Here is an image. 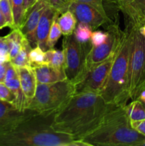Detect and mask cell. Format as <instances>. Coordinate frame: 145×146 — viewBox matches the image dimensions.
Wrapping results in <instances>:
<instances>
[{"instance_id":"cell-13","label":"cell","mask_w":145,"mask_h":146,"mask_svg":"<svg viewBox=\"0 0 145 146\" xmlns=\"http://www.w3.org/2000/svg\"><path fill=\"white\" fill-rule=\"evenodd\" d=\"M59 14L60 13L56 9L49 5L45 9L40 19L36 30V39L37 46H39L44 51L48 50L47 46L48 34L54 19L58 17Z\"/></svg>"},{"instance_id":"cell-36","label":"cell","mask_w":145,"mask_h":146,"mask_svg":"<svg viewBox=\"0 0 145 146\" xmlns=\"http://www.w3.org/2000/svg\"><path fill=\"white\" fill-rule=\"evenodd\" d=\"M138 30H139V33L145 38V24H142L140 27H138Z\"/></svg>"},{"instance_id":"cell-6","label":"cell","mask_w":145,"mask_h":146,"mask_svg":"<svg viewBox=\"0 0 145 146\" xmlns=\"http://www.w3.org/2000/svg\"><path fill=\"white\" fill-rule=\"evenodd\" d=\"M91 43L82 44L73 34L65 36L63 50L65 54V73L67 80L74 85L86 76V57L90 49Z\"/></svg>"},{"instance_id":"cell-44","label":"cell","mask_w":145,"mask_h":146,"mask_svg":"<svg viewBox=\"0 0 145 146\" xmlns=\"http://www.w3.org/2000/svg\"><path fill=\"white\" fill-rule=\"evenodd\" d=\"M129 1H132V0H129Z\"/></svg>"},{"instance_id":"cell-26","label":"cell","mask_w":145,"mask_h":146,"mask_svg":"<svg viewBox=\"0 0 145 146\" xmlns=\"http://www.w3.org/2000/svg\"><path fill=\"white\" fill-rule=\"evenodd\" d=\"M0 11L5 18L7 27L11 29H15L11 4L9 0H0Z\"/></svg>"},{"instance_id":"cell-35","label":"cell","mask_w":145,"mask_h":146,"mask_svg":"<svg viewBox=\"0 0 145 146\" xmlns=\"http://www.w3.org/2000/svg\"><path fill=\"white\" fill-rule=\"evenodd\" d=\"M7 27V21H6L5 18H4V15L2 14L1 11H0V29L4 28V27Z\"/></svg>"},{"instance_id":"cell-31","label":"cell","mask_w":145,"mask_h":146,"mask_svg":"<svg viewBox=\"0 0 145 146\" xmlns=\"http://www.w3.org/2000/svg\"><path fill=\"white\" fill-rule=\"evenodd\" d=\"M0 56L6 57L10 60L9 46L5 36H4V38L0 41Z\"/></svg>"},{"instance_id":"cell-27","label":"cell","mask_w":145,"mask_h":146,"mask_svg":"<svg viewBox=\"0 0 145 146\" xmlns=\"http://www.w3.org/2000/svg\"><path fill=\"white\" fill-rule=\"evenodd\" d=\"M108 38L107 31L95 30L92 31L90 38V43L92 46H98L106 42Z\"/></svg>"},{"instance_id":"cell-32","label":"cell","mask_w":145,"mask_h":146,"mask_svg":"<svg viewBox=\"0 0 145 146\" xmlns=\"http://www.w3.org/2000/svg\"><path fill=\"white\" fill-rule=\"evenodd\" d=\"M131 125L132 128L139 133L145 135V119L141 120V121H130Z\"/></svg>"},{"instance_id":"cell-21","label":"cell","mask_w":145,"mask_h":146,"mask_svg":"<svg viewBox=\"0 0 145 146\" xmlns=\"http://www.w3.org/2000/svg\"><path fill=\"white\" fill-rule=\"evenodd\" d=\"M125 109L130 121L145 119V107L139 100H134L130 104L126 105Z\"/></svg>"},{"instance_id":"cell-40","label":"cell","mask_w":145,"mask_h":146,"mask_svg":"<svg viewBox=\"0 0 145 146\" xmlns=\"http://www.w3.org/2000/svg\"><path fill=\"white\" fill-rule=\"evenodd\" d=\"M122 1H124V2H127V1H129V0H122Z\"/></svg>"},{"instance_id":"cell-38","label":"cell","mask_w":145,"mask_h":146,"mask_svg":"<svg viewBox=\"0 0 145 146\" xmlns=\"http://www.w3.org/2000/svg\"><path fill=\"white\" fill-rule=\"evenodd\" d=\"M141 146H145V141H144L143 143H142V145H141Z\"/></svg>"},{"instance_id":"cell-28","label":"cell","mask_w":145,"mask_h":146,"mask_svg":"<svg viewBox=\"0 0 145 146\" xmlns=\"http://www.w3.org/2000/svg\"><path fill=\"white\" fill-rule=\"evenodd\" d=\"M0 100L11 103L14 106L16 104L15 96L4 83H0Z\"/></svg>"},{"instance_id":"cell-17","label":"cell","mask_w":145,"mask_h":146,"mask_svg":"<svg viewBox=\"0 0 145 146\" xmlns=\"http://www.w3.org/2000/svg\"><path fill=\"white\" fill-rule=\"evenodd\" d=\"M32 49L31 44L25 36L24 37L21 42V49L18 51V54L14 58L10 60L11 64L16 68L25 66H31V64L29 60V53Z\"/></svg>"},{"instance_id":"cell-15","label":"cell","mask_w":145,"mask_h":146,"mask_svg":"<svg viewBox=\"0 0 145 146\" xmlns=\"http://www.w3.org/2000/svg\"><path fill=\"white\" fill-rule=\"evenodd\" d=\"M16 69L18 71L21 90L29 105L36 91L37 81L35 72L34 68L31 66L19 67L16 68Z\"/></svg>"},{"instance_id":"cell-37","label":"cell","mask_w":145,"mask_h":146,"mask_svg":"<svg viewBox=\"0 0 145 146\" xmlns=\"http://www.w3.org/2000/svg\"><path fill=\"white\" fill-rule=\"evenodd\" d=\"M142 90H145V81H144V82L143 83V84H142V86H141V88H140V91H139V93H140L141 91H142Z\"/></svg>"},{"instance_id":"cell-42","label":"cell","mask_w":145,"mask_h":146,"mask_svg":"<svg viewBox=\"0 0 145 146\" xmlns=\"http://www.w3.org/2000/svg\"><path fill=\"white\" fill-rule=\"evenodd\" d=\"M143 104H144V107H145V103H143Z\"/></svg>"},{"instance_id":"cell-2","label":"cell","mask_w":145,"mask_h":146,"mask_svg":"<svg viewBox=\"0 0 145 146\" xmlns=\"http://www.w3.org/2000/svg\"><path fill=\"white\" fill-rule=\"evenodd\" d=\"M54 114L36 113L24 120L14 129L0 135V146H71L76 139L53 128Z\"/></svg>"},{"instance_id":"cell-12","label":"cell","mask_w":145,"mask_h":146,"mask_svg":"<svg viewBox=\"0 0 145 146\" xmlns=\"http://www.w3.org/2000/svg\"><path fill=\"white\" fill-rule=\"evenodd\" d=\"M49 5L48 0H37L35 4L26 13L22 24L18 28L29 41L32 48L37 46L36 39L37 26L43 13Z\"/></svg>"},{"instance_id":"cell-25","label":"cell","mask_w":145,"mask_h":146,"mask_svg":"<svg viewBox=\"0 0 145 146\" xmlns=\"http://www.w3.org/2000/svg\"><path fill=\"white\" fill-rule=\"evenodd\" d=\"M28 56L32 68L45 64V51L39 46H36V47L32 48Z\"/></svg>"},{"instance_id":"cell-7","label":"cell","mask_w":145,"mask_h":146,"mask_svg":"<svg viewBox=\"0 0 145 146\" xmlns=\"http://www.w3.org/2000/svg\"><path fill=\"white\" fill-rule=\"evenodd\" d=\"M145 81V38L134 25L129 65V95L132 101L139 96Z\"/></svg>"},{"instance_id":"cell-18","label":"cell","mask_w":145,"mask_h":146,"mask_svg":"<svg viewBox=\"0 0 145 146\" xmlns=\"http://www.w3.org/2000/svg\"><path fill=\"white\" fill-rule=\"evenodd\" d=\"M57 21L62 34L64 36H68L73 34L76 27L77 20L71 11L68 10L61 14V17L57 19Z\"/></svg>"},{"instance_id":"cell-29","label":"cell","mask_w":145,"mask_h":146,"mask_svg":"<svg viewBox=\"0 0 145 146\" xmlns=\"http://www.w3.org/2000/svg\"><path fill=\"white\" fill-rule=\"evenodd\" d=\"M71 1L72 0H48L50 5L56 9L60 14L68 11Z\"/></svg>"},{"instance_id":"cell-23","label":"cell","mask_w":145,"mask_h":146,"mask_svg":"<svg viewBox=\"0 0 145 146\" xmlns=\"http://www.w3.org/2000/svg\"><path fill=\"white\" fill-rule=\"evenodd\" d=\"M11 8L15 28H19L24 20V0H11Z\"/></svg>"},{"instance_id":"cell-11","label":"cell","mask_w":145,"mask_h":146,"mask_svg":"<svg viewBox=\"0 0 145 146\" xmlns=\"http://www.w3.org/2000/svg\"><path fill=\"white\" fill-rule=\"evenodd\" d=\"M68 10L72 13L78 22L85 23L95 30L102 25L112 23L108 17L102 15L98 9L85 3L71 1Z\"/></svg>"},{"instance_id":"cell-39","label":"cell","mask_w":145,"mask_h":146,"mask_svg":"<svg viewBox=\"0 0 145 146\" xmlns=\"http://www.w3.org/2000/svg\"><path fill=\"white\" fill-rule=\"evenodd\" d=\"M3 38H4V37H1V36H0V41H1V40H2Z\"/></svg>"},{"instance_id":"cell-5","label":"cell","mask_w":145,"mask_h":146,"mask_svg":"<svg viewBox=\"0 0 145 146\" xmlns=\"http://www.w3.org/2000/svg\"><path fill=\"white\" fill-rule=\"evenodd\" d=\"M75 94V85L68 80L53 84H37L36 91L28 109L39 114L51 115L62 108Z\"/></svg>"},{"instance_id":"cell-43","label":"cell","mask_w":145,"mask_h":146,"mask_svg":"<svg viewBox=\"0 0 145 146\" xmlns=\"http://www.w3.org/2000/svg\"><path fill=\"white\" fill-rule=\"evenodd\" d=\"M145 24V21H144V23H143V24Z\"/></svg>"},{"instance_id":"cell-30","label":"cell","mask_w":145,"mask_h":146,"mask_svg":"<svg viewBox=\"0 0 145 146\" xmlns=\"http://www.w3.org/2000/svg\"><path fill=\"white\" fill-rule=\"evenodd\" d=\"M72 1H78V2L85 3V4H89V5L92 6V7H93L96 9H98L102 15L108 17L107 16L106 12H105V8H104L102 0H72Z\"/></svg>"},{"instance_id":"cell-9","label":"cell","mask_w":145,"mask_h":146,"mask_svg":"<svg viewBox=\"0 0 145 146\" xmlns=\"http://www.w3.org/2000/svg\"><path fill=\"white\" fill-rule=\"evenodd\" d=\"M115 56L116 54L88 71L82 81L75 84L74 94L82 93L100 94L106 82Z\"/></svg>"},{"instance_id":"cell-24","label":"cell","mask_w":145,"mask_h":146,"mask_svg":"<svg viewBox=\"0 0 145 146\" xmlns=\"http://www.w3.org/2000/svg\"><path fill=\"white\" fill-rule=\"evenodd\" d=\"M58 17H56L54 19L51 29H50L49 34H48V39H47V46H48V49L53 48L54 46L56 44L59 38H61V34H62V32L58 26V21H57Z\"/></svg>"},{"instance_id":"cell-34","label":"cell","mask_w":145,"mask_h":146,"mask_svg":"<svg viewBox=\"0 0 145 146\" xmlns=\"http://www.w3.org/2000/svg\"><path fill=\"white\" fill-rule=\"evenodd\" d=\"M9 61L0 64V83L4 82V78H5L6 71H7V64Z\"/></svg>"},{"instance_id":"cell-22","label":"cell","mask_w":145,"mask_h":146,"mask_svg":"<svg viewBox=\"0 0 145 146\" xmlns=\"http://www.w3.org/2000/svg\"><path fill=\"white\" fill-rule=\"evenodd\" d=\"M92 29L90 26L85 23L79 22L75 27L73 34L75 38L82 44H88L90 42Z\"/></svg>"},{"instance_id":"cell-10","label":"cell","mask_w":145,"mask_h":146,"mask_svg":"<svg viewBox=\"0 0 145 146\" xmlns=\"http://www.w3.org/2000/svg\"><path fill=\"white\" fill-rule=\"evenodd\" d=\"M36 113L28 108L21 111L14 104L0 100V135L11 131L21 121Z\"/></svg>"},{"instance_id":"cell-16","label":"cell","mask_w":145,"mask_h":146,"mask_svg":"<svg viewBox=\"0 0 145 146\" xmlns=\"http://www.w3.org/2000/svg\"><path fill=\"white\" fill-rule=\"evenodd\" d=\"M37 84H48L67 79L64 70L58 69L48 64L34 67Z\"/></svg>"},{"instance_id":"cell-4","label":"cell","mask_w":145,"mask_h":146,"mask_svg":"<svg viewBox=\"0 0 145 146\" xmlns=\"http://www.w3.org/2000/svg\"><path fill=\"white\" fill-rule=\"evenodd\" d=\"M134 25L127 23L120 45L114 58L105 85L100 95L105 103L116 106L127 105L129 95V65Z\"/></svg>"},{"instance_id":"cell-41","label":"cell","mask_w":145,"mask_h":146,"mask_svg":"<svg viewBox=\"0 0 145 146\" xmlns=\"http://www.w3.org/2000/svg\"><path fill=\"white\" fill-rule=\"evenodd\" d=\"M9 1L10 3H11V0H9Z\"/></svg>"},{"instance_id":"cell-14","label":"cell","mask_w":145,"mask_h":146,"mask_svg":"<svg viewBox=\"0 0 145 146\" xmlns=\"http://www.w3.org/2000/svg\"><path fill=\"white\" fill-rule=\"evenodd\" d=\"M125 23H130L136 27H140L145 21V0H132L121 6Z\"/></svg>"},{"instance_id":"cell-1","label":"cell","mask_w":145,"mask_h":146,"mask_svg":"<svg viewBox=\"0 0 145 146\" xmlns=\"http://www.w3.org/2000/svg\"><path fill=\"white\" fill-rule=\"evenodd\" d=\"M118 106L105 102L100 94H74L53 115L52 127L55 131L69 134L76 140L92 132L108 112Z\"/></svg>"},{"instance_id":"cell-8","label":"cell","mask_w":145,"mask_h":146,"mask_svg":"<svg viewBox=\"0 0 145 146\" xmlns=\"http://www.w3.org/2000/svg\"><path fill=\"white\" fill-rule=\"evenodd\" d=\"M106 26L108 33L107 40L100 46H91L86 57L85 67L87 73L117 52L124 31L121 30L116 23H109Z\"/></svg>"},{"instance_id":"cell-3","label":"cell","mask_w":145,"mask_h":146,"mask_svg":"<svg viewBox=\"0 0 145 146\" xmlns=\"http://www.w3.org/2000/svg\"><path fill=\"white\" fill-rule=\"evenodd\" d=\"M125 106H118L111 110L99 125L82 140L90 146H141L145 135L132 128Z\"/></svg>"},{"instance_id":"cell-20","label":"cell","mask_w":145,"mask_h":146,"mask_svg":"<svg viewBox=\"0 0 145 146\" xmlns=\"http://www.w3.org/2000/svg\"><path fill=\"white\" fill-rule=\"evenodd\" d=\"M45 64L51 66L58 69L65 71V54L63 50L53 48L45 51Z\"/></svg>"},{"instance_id":"cell-33","label":"cell","mask_w":145,"mask_h":146,"mask_svg":"<svg viewBox=\"0 0 145 146\" xmlns=\"http://www.w3.org/2000/svg\"><path fill=\"white\" fill-rule=\"evenodd\" d=\"M37 0H24V18L26 14L28 12V10L35 4Z\"/></svg>"},{"instance_id":"cell-19","label":"cell","mask_w":145,"mask_h":146,"mask_svg":"<svg viewBox=\"0 0 145 146\" xmlns=\"http://www.w3.org/2000/svg\"><path fill=\"white\" fill-rule=\"evenodd\" d=\"M24 37V34L21 33V30L18 28L12 29L11 32L5 36L9 46L10 60L12 59L18 54V51L21 49V42Z\"/></svg>"}]
</instances>
